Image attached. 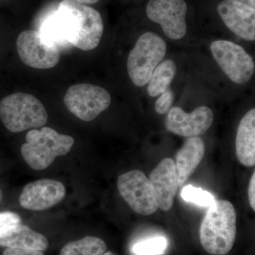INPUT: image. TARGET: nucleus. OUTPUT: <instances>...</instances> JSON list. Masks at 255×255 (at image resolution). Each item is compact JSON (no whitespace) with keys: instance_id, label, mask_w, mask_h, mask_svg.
Returning <instances> with one entry per match:
<instances>
[{"instance_id":"obj_12","label":"nucleus","mask_w":255,"mask_h":255,"mask_svg":"<svg viewBox=\"0 0 255 255\" xmlns=\"http://www.w3.org/2000/svg\"><path fill=\"white\" fill-rule=\"evenodd\" d=\"M217 10L223 23L236 36L246 41H255V8L240 0H223Z\"/></svg>"},{"instance_id":"obj_15","label":"nucleus","mask_w":255,"mask_h":255,"mask_svg":"<svg viewBox=\"0 0 255 255\" xmlns=\"http://www.w3.org/2000/svg\"><path fill=\"white\" fill-rule=\"evenodd\" d=\"M0 246L43 252L48 249V241L43 235L19 223L0 234Z\"/></svg>"},{"instance_id":"obj_19","label":"nucleus","mask_w":255,"mask_h":255,"mask_svg":"<svg viewBox=\"0 0 255 255\" xmlns=\"http://www.w3.org/2000/svg\"><path fill=\"white\" fill-rule=\"evenodd\" d=\"M168 241L162 236L148 238L135 243L132 247L134 255H162L165 253Z\"/></svg>"},{"instance_id":"obj_3","label":"nucleus","mask_w":255,"mask_h":255,"mask_svg":"<svg viewBox=\"0 0 255 255\" xmlns=\"http://www.w3.org/2000/svg\"><path fill=\"white\" fill-rule=\"evenodd\" d=\"M0 119L9 131L20 132L44 126L48 121V114L36 97L16 92L0 102Z\"/></svg>"},{"instance_id":"obj_5","label":"nucleus","mask_w":255,"mask_h":255,"mask_svg":"<svg viewBox=\"0 0 255 255\" xmlns=\"http://www.w3.org/2000/svg\"><path fill=\"white\" fill-rule=\"evenodd\" d=\"M110 94L92 84H78L68 89L64 103L73 115L84 122H91L110 107Z\"/></svg>"},{"instance_id":"obj_16","label":"nucleus","mask_w":255,"mask_h":255,"mask_svg":"<svg viewBox=\"0 0 255 255\" xmlns=\"http://www.w3.org/2000/svg\"><path fill=\"white\" fill-rule=\"evenodd\" d=\"M236 156L243 165L255 164V109L247 112L238 126L236 138Z\"/></svg>"},{"instance_id":"obj_21","label":"nucleus","mask_w":255,"mask_h":255,"mask_svg":"<svg viewBox=\"0 0 255 255\" xmlns=\"http://www.w3.org/2000/svg\"><path fill=\"white\" fill-rule=\"evenodd\" d=\"M174 95L170 90H167L163 92L160 97L157 99L155 103V111L157 114H165L168 113L172 109L173 104Z\"/></svg>"},{"instance_id":"obj_10","label":"nucleus","mask_w":255,"mask_h":255,"mask_svg":"<svg viewBox=\"0 0 255 255\" xmlns=\"http://www.w3.org/2000/svg\"><path fill=\"white\" fill-rule=\"evenodd\" d=\"M214 122V113L206 106L198 107L190 114L180 107H173L168 112L166 128L182 137H199L205 133Z\"/></svg>"},{"instance_id":"obj_7","label":"nucleus","mask_w":255,"mask_h":255,"mask_svg":"<svg viewBox=\"0 0 255 255\" xmlns=\"http://www.w3.org/2000/svg\"><path fill=\"white\" fill-rule=\"evenodd\" d=\"M117 186L121 196L136 214L150 216L158 209L153 187L141 171L131 170L119 176Z\"/></svg>"},{"instance_id":"obj_22","label":"nucleus","mask_w":255,"mask_h":255,"mask_svg":"<svg viewBox=\"0 0 255 255\" xmlns=\"http://www.w3.org/2000/svg\"><path fill=\"white\" fill-rule=\"evenodd\" d=\"M19 215L11 211L0 212V234L6 230L21 223Z\"/></svg>"},{"instance_id":"obj_18","label":"nucleus","mask_w":255,"mask_h":255,"mask_svg":"<svg viewBox=\"0 0 255 255\" xmlns=\"http://www.w3.org/2000/svg\"><path fill=\"white\" fill-rule=\"evenodd\" d=\"M107 251L103 240L93 236L70 242L63 247L60 255H102Z\"/></svg>"},{"instance_id":"obj_26","label":"nucleus","mask_w":255,"mask_h":255,"mask_svg":"<svg viewBox=\"0 0 255 255\" xmlns=\"http://www.w3.org/2000/svg\"><path fill=\"white\" fill-rule=\"evenodd\" d=\"M244 4L249 5L252 7L255 8V0H240Z\"/></svg>"},{"instance_id":"obj_23","label":"nucleus","mask_w":255,"mask_h":255,"mask_svg":"<svg viewBox=\"0 0 255 255\" xmlns=\"http://www.w3.org/2000/svg\"><path fill=\"white\" fill-rule=\"evenodd\" d=\"M2 255H44V254L42 251L7 248L4 251Z\"/></svg>"},{"instance_id":"obj_24","label":"nucleus","mask_w":255,"mask_h":255,"mask_svg":"<svg viewBox=\"0 0 255 255\" xmlns=\"http://www.w3.org/2000/svg\"><path fill=\"white\" fill-rule=\"evenodd\" d=\"M248 198L252 209L255 211V173L253 172L251 181H250L249 188H248Z\"/></svg>"},{"instance_id":"obj_4","label":"nucleus","mask_w":255,"mask_h":255,"mask_svg":"<svg viewBox=\"0 0 255 255\" xmlns=\"http://www.w3.org/2000/svg\"><path fill=\"white\" fill-rule=\"evenodd\" d=\"M167 52L165 41L153 32H146L130 50L127 60V70L130 80L137 87H143Z\"/></svg>"},{"instance_id":"obj_11","label":"nucleus","mask_w":255,"mask_h":255,"mask_svg":"<svg viewBox=\"0 0 255 255\" xmlns=\"http://www.w3.org/2000/svg\"><path fill=\"white\" fill-rule=\"evenodd\" d=\"M65 196V188L53 179H41L29 183L19 196L20 205L31 211H44L59 204Z\"/></svg>"},{"instance_id":"obj_17","label":"nucleus","mask_w":255,"mask_h":255,"mask_svg":"<svg viewBox=\"0 0 255 255\" xmlns=\"http://www.w3.org/2000/svg\"><path fill=\"white\" fill-rule=\"evenodd\" d=\"M177 66L172 60H167L156 67L148 82L147 93L152 97L162 95L173 81Z\"/></svg>"},{"instance_id":"obj_14","label":"nucleus","mask_w":255,"mask_h":255,"mask_svg":"<svg viewBox=\"0 0 255 255\" xmlns=\"http://www.w3.org/2000/svg\"><path fill=\"white\" fill-rule=\"evenodd\" d=\"M206 146L200 137H188L176 155L175 167L179 188L191 177L205 155Z\"/></svg>"},{"instance_id":"obj_28","label":"nucleus","mask_w":255,"mask_h":255,"mask_svg":"<svg viewBox=\"0 0 255 255\" xmlns=\"http://www.w3.org/2000/svg\"><path fill=\"white\" fill-rule=\"evenodd\" d=\"M1 199H2V193H1V191L0 190V201H1Z\"/></svg>"},{"instance_id":"obj_1","label":"nucleus","mask_w":255,"mask_h":255,"mask_svg":"<svg viewBox=\"0 0 255 255\" xmlns=\"http://www.w3.org/2000/svg\"><path fill=\"white\" fill-rule=\"evenodd\" d=\"M237 215L232 203L215 201L201 223L199 238L205 251L224 255L232 250L236 239Z\"/></svg>"},{"instance_id":"obj_2","label":"nucleus","mask_w":255,"mask_h":255,"mask_svg":"<svg viewBox=\"0 0 255 255\" xmlns=\"http://www.w3.org/2000/svg\"><path fill=\"white\" fill-rule=\"evenodd\" d=\"M26 140L21 147V155L26 163L36 170L46 169L57 157L67 155L75 142L73 137L48 127L29 130Z\"/></svg>"},{"instance_id":"obj_13","label":"nucleus","mask_w":255,"mask_h":255,"mask_svg":"<svg viewBox=\"0 0 255 255\" xmlns=\"http://www.w3.org/2000/svg\"><path fill=\"white\" fill-rule=\"evenodd\" d=\"M149 180L153 187L158 209L168 211L173 206L179 184L175 163L171 158H164L152 171Z\"/></svg>"},{"instance_id":"obj_25","label":"nucleus","mask_w":255,"mask_h":255,"mask_svg":"<svg viewBox=\"0 0 255 255\" xmlns=\"http://www.w3.org/2000/svg\"><path fill=\"white\" fill-rule=\"evenodd\" d=\"M75 1H78V2L82 3V4H95V3L98 2L100 0H75Z\"/></svg>"},{"instance_id":"obj_20","label":"nucleus","mask_w":255,"mask_h":255,"mask_svg":"<svg viewBox=\"0 0 255 255\" xmlns=\"http://www.w3.org/2000/svg\"><path fill=\"white\" fill-rule=\"evenodd\" d=\"M181 196L186 202L193 203L204 207H209L216 201L214 196L209 191L204 190L201 188L193 187L192 185L185 186L183 188Z\"/></svg>"},{"instance_id":"obj_8","label":"nucleus","mask_w":255,"mask_h":255,"mask_svg":"<svg viewBox=\"0 0 255 255\" xmlns=\"http://www.w3.org/2000/svg\"><path fill=\"white\" fill-rule=\"evenodd\" d=\"M16 48L20 59L30 68L50 69L60 60L59 48L46 41L35 30L21 32L16 40Z\"/></svg>"},{"instance_id":"obj_27","label":"nucleus","mask_w":255,"mask_h":255,"mask_svg":"<svg viewBox=\"0 0 255 255\" xmlns=\"http://www.w3.org/2000/svg\"><path fill=\"white\" fill-rule=\"evenodd\" d=\"M102 255H117L114 254V253H112V252H106V253H104V254Z\"/></svg>"},{"instance_id":"obj_9","label":"nucleus","mask_w":255,"mask_h":255,"mask_svg":"<svg viewBox=\"0 0 255 255\" xmlns=\"http://www.w3.org/2000/svg\"><path fill=\"white\" fill-rule=\"evenodd\" d=\"M187 10L184 0H150L146 6V14L149 19L162 26L168 38L179 40L187 33Z\"/></svg>"},{"instance_id":"obj_6","label":"nucleus","mask_w":255,"mask_h":255,"mask_svg":"<svg viewBox=\"0 0 255 255\" xmlns=\"http://www.w3.org/2000/svg\"><path fill=\"white\" fill-rule=\"evenodd\" d=\"M211 50L220 68L231 81L243 85L255 73L253 58L243 47L232 41L219 40L211 43Z\"/></svg>"}]
</instances>
